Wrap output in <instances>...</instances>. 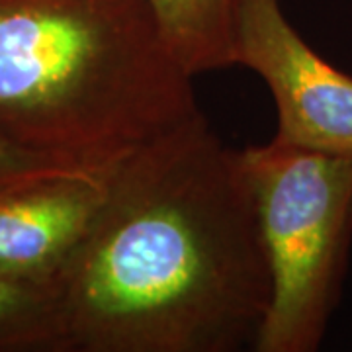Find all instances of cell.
Listing matches in <instances>:
<instances>
[{"label": "cell", "mask_w": 352, "mask_h": 352, "mask_svg": "<svg viewBox=\"0 0 352 352\" xmlns=\"http://www.w3.org/2000/svg\"><path fill=\"white\" fill-rule=\"evenodd\" d=\"M51 286L63 352L254 351L270 268L241 151L200 116L118 164Z\"/></svg>", "instance_id": "1"}, {"label": "cell", "mask_w": 352, "mask_h": 352, "mask_svg": "<svg viewBox=\"0 0 352 352\" xmlns=\"http://www.w3.org/2000/svg\"><path fill=\"white\" fill-rule=\"evenodd\" d=\"M147 0H0V133L110 173L204 116Z\"/></svg>", "instance_id": "2"}, {"label": "cell", "mask_w": 352, "mask_h": 352, "mask_svg": "<svg viewBox=\"0 0 352 352\" xmlns=\"http://www.w3.org/2000/svg\"><path fill=\"white\" fill-rule=\"evenodd\" d=\"M258 214L270 302L256 352H314L339 302L352 241V155L270 139L241 151Z\"/></svg>", "instance_id": "3"}, {"label": "cell", "mask_w": 352, "mask_h": 352, "mask_svg": "<svg viewBox=\"0 0 352 352\" xmlns=\"http://www.w3.org/2000/svg\"><path fill=\"white\" fill-rule=\"evenodd\" d=\"M233 47L235 63L261 76L274 98V138L352 155V76L315 53L280 0H233Z\"/></svg>", "instance_id": "4"}, {"label": "cell", "mask_w": 352, "mask_h": 352, "mask_svg": "<svg viewBox=\"0 0 352 352\" xmlns=\"http://www.w3.org/2000/svg\"><path fill=\"white\" fill-rule=\"evenodd\" d=\"M108 175L69 170L0 190V274L51 286L100 214Z\"/></svg>", "instance_id": "5"}, {"label": "cell", "mask_w": 352, "mask_h": 352, "mask_svg": "<svg viewBox=\"0 0 352 352\" xmlns=\"http://www.w3.org/2000/svg\"><path fill=\"white\" fill-rule=\"evenodd\" d=\"M190 75L235 67L233 0H147Z\"/></svg>", "instance_id": "6"}, {"label": "cell", "mask_w": 352, "mask_h": 352, "mask_svg": "<svg viewBox=\"0 0 352 352\" xmlns=\"http://www.w3.org/2000/svg\"><path fill=\"white\" fill-rule=\"evenodd\" d=\"M0 352H63L53 286L0 274Z\"/></svg>", "instance_id": "7"}, {"label": "cell", "mask_w": 352, "mask_h": 352, "mask_svg": "<svg viewBox=\"0 0 352 352\" xmlns=\"http://www.w3.org/2000/svg\"><path fill=\"white\" fill-rule=\"evenodd\" d=\"M69 170L71 168H63L34 153L25 151L0 133V190L24 180L55 175V173H69Z\"/></svg>", "instance_id": "8"}]
</instances>
